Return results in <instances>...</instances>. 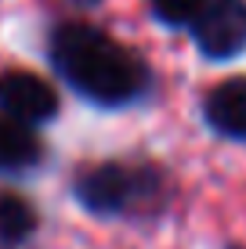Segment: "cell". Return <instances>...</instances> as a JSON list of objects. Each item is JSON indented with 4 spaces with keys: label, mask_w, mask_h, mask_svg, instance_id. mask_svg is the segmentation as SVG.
I'll use <instances>...</instances> for the list:
<instances>
[{
    "label": "cell",
    "mask_w": 246,
    "mask_h": 249,
    "mask_svg": "<svg viewBox=\"0 0 246 249\" xmlns=\"http://www.w3.org/2000/svg\"><path fill=\"white\" fill-rule=\"evenodd\" d=\"M51 62L98 105H127L145 90L141 58L91 25H62L51 40Z\"/></svg>",
    "instance_id": "6da1fadb"
},
{
    "label": "cell",
    "mask_w": 246,
    "mask_h": 249,
    "mask_svg": "<svg viewBox=\"0 0 246 249\" xmlns=\"http://www.w3.org/2000/svg\"><path fill=\"white\" fill-rule=\"evenodd\" d=\"M37 217H33L29 202L19 199V195H0V238L4 242H22L33 231Z\"/></svg>",
    "instance_id": "52a82bcc"
},
{
    "label": "cell",
    "mask_w": 246,
    "mask_h": 249,
    "mask_svg": "<svg viewBox=\"0 0 246 249\" xmlns=\"http://www.w3.org/2000/svg\"><path fill=\"white\" fill-rule=\"evenodd\" d=\"M0 108L22 123H47L58 112V94L47 80L25 69H7L0 72Z\"/></svg>",
    "instance_id": "3957f363"
},
{
    "label": "cell",
    "mask_w": 246,
    "mask_h": 249,
    "mask_svg": "<svg viewBox=\"0 0 246 249\" xmlns=\"http://www.w3.org/2000/svg\"><path fill=\"white\" fill-rule=\"evenodd\" d=\"M134 188H138V181H134L131 170L116 166V162H105V166H95L80 177L76 199L95 213H120L134 199Z\"/></svg>",
    "instance_id": "277c9868"
},
{
    "label": "cell",
    "mask_w": 246,
    "mask_h": 249,
    "mask_svg": "<svg viewBox=\"0 0 246 249\" xmlns=\"http://www.w3.org/2000/svg\"><path fill=\"white\" fill-rule=\"evenodd\" d=\"M207 123L225 137H246V76L217 83L203 101Z\"/></svg>",
    "instance_id": "5b68a950"
},
{
    "label": "cell",
    "mask_w": 246,
    "mask_h": 249,
    "mask_svg": "<svg viewBox=\"0 0 246 249\" xmlns=\"http://www.w3.org/2000/svg\"><path fill=\"white\" fill-rule=\"evenodd\" d=\"M207 0H152V11L163 25H192Z\"/></svg>",
    "instance_id": "ba28073f"
},
{
    "label": "cell",
    "mask_w": 246,
    "mask_h": 249,
    "mask_svg": "<svg viewBox=\"0 0 246 249\" xmlns=\"http://www.w3.org/2000/svg\"><path fill=\"white\" fill-rule=\"evenodd\" d=\"M192 29L207 58L214 62L235 58L239 51H246V0H207Z\"/></svg>",
    "instance_id": "7a4b0ae2"
},
{
    "label": "cell",
    "mask_w": 246,
    "mask_h": 249,
    "mask_svg": "<svg viewBox=\"0 0 246 249\" xmlns=\"http://www.w3.org/2000/svg\"><path fill=\"white\" fill-rule=\"evenodd\" d=\"M40 156H44V148L33 137L29 123H22V119H15L7 112L0 116V174L29 170V166L40 162Z\"/></svg>",
    "instance_id": "8992f818"
},
{
    "label": "cell",
    "mask_w": 246,
    "mask_h": 249,
    "mask_svg": "<svg viewBox=\"0 0 246 249\" xmlns=\"http://www.w3.org/2000/svg\"><path fill=\"white\" fill-rule=\"evenodd\" d=\"M76 4H98V0H76Z\"/></svg>",
    "instance_id": "9c48e42d"
}]
</instances>
